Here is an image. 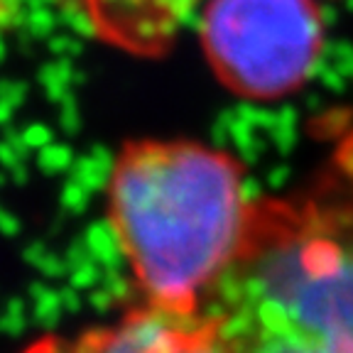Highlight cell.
Wrapping results in <instances>:
<instances>
[{"label":"cell","instance_id":"obj_1","mask_svg":"<svg viewBox=\"0 0 353 353\" xmlns=\"http://www.w3.org/2000/svg\"><path fill=\"white\" fill-rule=\"evenodd\" d=\"M204 314L226 353H353V140L312 184L258 196Z\"/></svg>","mask_w":353,"mask_h":353},{"label":"cell","instance_id":"obj_2","mask_svg":"<svg viewBox=\"0 0 353 353\" xmlns=\"http://www.w3.org/2000/svg\"><path fill=\"white\" fill-rule=\"evenodd\" d=\"M258 196L241 160L187 138L123 143L105 219L145 304L199 314L241 253Z\"/></svg>","mask_w":353,"mask_h":353},{"label":"cell","instance_id":"obj_3","mask_svg":"<svg viewBox=\"0 0 353 353\" xmlns=\"http://www.w3.org/2000/svg\"><path fill=\"white\" fill-rule=\"evenodd\" d=\"M201 47L238 99L282 101L312 79L324 28L314 0H209Z\"/></svg>","mask_w":353,"mask_h":353},{"label":"cell","instance_id":"obj_4","mask_svg":"<svg viewBox=\"0 0 353 353\" xmlns=\"http://www.w3.org/2000/svg\"><path fill=\"white\" fill-rule=\"evenodd\" d=\"M54 353H226L204 312L182 314L140 302L123 316L83 329Z\"/></svg>","mask_w":353,"mask_h":353},{"label":"cell","instance_id":"obj_5","mask_svg":"<svg viewBox=\"0 0 353 353\" xmlns=\"http://www.w3.org/2000/svg\"><path fill=\"white\" fill-rule=\"evenodd\" d=\"M101 34L132 50H154L170 39L189 0H79Z\"/></svg>","mask_w":353,"mask_h":353}]
</instances>
